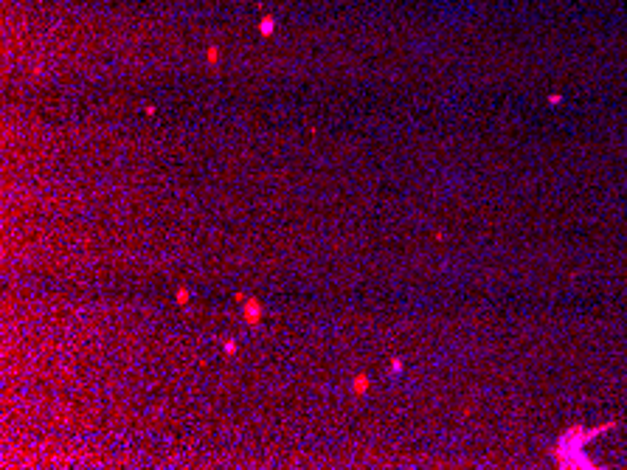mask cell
<instances>
[{
	"instance_id": "7a4b0ae2",
	"label": "cell",
	"mask_w": 627,
	"mask_h": 470,
	"mask_svg": "<svg viewBox=\"0 0 627 470\" xmlns=\"http://www.w3.org/2000/svg\"><path fill=\"white\" fill-rule=\"evenodd\" d=\"M369 386H371L369 375H355V380H352V392H355V394H366V392H369Z\"/></svg>"
},
{
	"instance_id": "6da1fadb",
	"label": "cell",
	"mask_w": 627,
	"mask_h": 470,
	"mask_svg": "<svg viewBox=\"0 0 627 470\" xmlns=\"http://www.w3.org/2000/svg\"><path fill=\"white\" fill-rule=\"evenodd\" d=\"M239 299V304H242V318L245 324H250V327H256L259 321L264 318V307L259 299H248V296H236Z\"/></svg>"
},
{
	"instance_id": "277c9868",
	"label": "cell",
	"mask_w": 627,
	"mask_h": 470,
	"mask_svg": "<svg viewBox=\"0 0 627 470\" xmlns=\"http://www.w3.org/2000/svg\"><path fill=\"white\" fill-rule=\"evenodd\" d=\"M262 31H264V34H270V31H273V20H262Z\"/></svg>"
},
{
	"instance_id": "3957f363",
	"label": "cell",
	"mask_w": 627,
	"mask_h": 470,
	"mask_svg": "<svg viewBox=\"0 0 627 470\" xmlns=\"http://www.w3.org/2000/svg\"><path fill=\"white\" fill-rule=\"evenodd\" d=\"M175 299H178V304H180V307H186V304H189V299H192V296H189V290H186V287H180V290L175 293Z\"/></svg>"
},
{
	"instance_id": "5b68a950",
	"label": "cell",
	"mask_w": 627,
	"mask_h": 470,
	"mask_svg": "<svg viewBox=\"0 0 627 470\" xmlns=\"http://www.w3.org/2000/svg\"><path fill=\"white\" fill-rule=\"evenodd\" d=\"M225 352H228V355H234V352H236V343L228 341V343H225Z\"/></svg>"
}]
</instances>
